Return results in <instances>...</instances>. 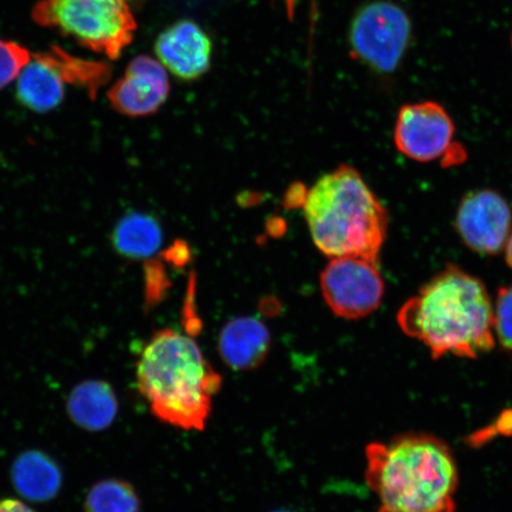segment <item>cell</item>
Segmentation results:
<instances>
[{"label":"cell","instance_id":"obj_1","mask_svg":"<svg viewBox=\"0 0 512 512\" xmlns=\"http://www.w3.org/2000/svg\"><path fill=\"white\" fill-rule=\"evenodd\" d=\"M403 332L445 355L477 358L495 348L494 305L485 285L457 266L427 281L398 313Z\"/></svg>","mask_w":512,"mask_h":512},{"label":"cell","instance_id":"obj_2","mask_svg":"<svg viewBox=\"0 0 512 512\" xmlns=\"http://www.w3.org/2000/svg\"><path fill=\"white\" fill-rule=\"evenodd\" d=\"M366 479L383 507L456 512L459 472L451 448L433 435L408 433L366 450Z\"/></svg>","mask_w":512,"mask_h":512},{"label":"cell","instance_id":"obj_3","mask_svg":"<svg viewBox=\"0 0 512 512\" xmlns=\"http://www.w3.org/2000/svg\"><path fill=\"white\" fill-rule=\"evenodd\" d=\"M137 381L152 413L184 431L206 427L222 386V376L194 339L172 329L157 332L146 344Z\"/></svg>","mask_w":512,"mask_h":512},{"label":"cell","instance_id":"obj_4","mask_svg":"<svg viewBox=\"0 0 512 512\" xmlns=\"http://www.w3.org/2000/svg\"><path fill=\"white\" fill-rule=\"evenodd\" d=\"M304 213L313 242L326 256L379 261L387 211L352 166L341 165L319 178L307 192Z\"/></svg>","mask_w":512,"mask_h":512},{"label":"cell","instance_id":"obj_5","mask_svg":"<svg viewBox=\"0 0 512 512\" xmlns=\"http://www.w3.org/2000/svg\"><path fill=\"white\" fill-rule=\"evenodd\" d=\"M32 18L111 60L119 59L137 30L126 0H38Z\"/></svg>","mask_w":512,"mask_h":512},{"label":"cell","instance_id":"obj_6","mask_svg":"<svg viewBox=\"0 0 512 512\" xmlns=\"http://www.w3.org/2000/svg\"><path fill=\"white\" fill-rule=\"evenodd\" d=\"M411 37L412 22L407 12L386 0L364 5L352 19V53L375 72L393 73L405 56Z\"/></svg>","mask_w":512,"mask_h":512},{"label":"cell","instance_id":"obj_7","mask_svg":"<svg viewBox=\"0 0 512 512\" xmlns=\"http://www.w3.org/2000/svg\"><path fill=\"white\" fill-rule=\"evenodd\" d=\"M320 287L331 311L344 319L368 317L384 296L377 262L357 256L332 258L320 275Z\"/></svg>","mask_w":512,"mask_h":512},{"label":"cell","instance_id":"obj_8","mask_svg":"<svg viewBox=\"0 0 512 512\" xmlns=\"http://www.w3.org/2000/svg\"><path fill=\"white\" fill-rule=\"evenodd\" d=\"M453 121L437 102L425 101L403 106L396 120L394 140L398 150L415 162L444 158L453 146Z\"/></svg>","mask_w":512,"mask_h":512},{"label":"cell","instance_id":"obj_9","mask_svg":"<svg viewBox=\"0 0 512 512\" xmlns=\"http://www.w3.org/2000/svg\"><path fill=\"white\" fill-rule=\"evenodd\" d=\"M511 224L509 204L496 191H472L459 204L457 232L465 245L479 254L501 252L511 234Z\"/></svg>","mask_w":512,"mask_h":512},{"label":"cell","instance_id":"obj_10","mask_svg":"<svg viewBox=\"0 0 512 512\" xmlns=\"http://www.w3.org/2000/svg\"><path fill=\"white\" fill-rule=\"evenodd\" d=\"M170 94L166 68L150 56H138L108 91L114 110L127 117H147L164 105Z\"/></svg>","mask_w":512,"mask_h":512},{"label":"cell","instance_id":"obj_11","mask_svg":"<svg viewBox=\"0 0 512 512\" xmlns=\"http://www.w3.org/2000/svg\"><path fill=\"white\" fill-rule=\"evenodd\" d=\"M155 50L158 61L169 72L191 81L207 73L213 44L200 25L181 21L159 35Z\"/></svg>","mask_w":512,"mask_h":512},{"label":"cell","instance_id":"obj_12","mask_svg":"<svg viewBox=\"0 0 512 512\" xmlns=\"http://www.w3.org/2000/svg\"><path fill=\"white\" fill-rule=\"evenodd\" d=\"M271 347L270 331L259 319L240 317L224 326L220 354L230 368L251 370L266 360Z\"/></svg>","mask_w":512,"mask_h":512},{"label":"cell","instance_id":"obj_13","mask_svg":"<svg viewBox=\"0 0 512 512\" xmlns=\"http://www.w3.org/2000/svg\"><path fill=\"white\" fill-rule=\"evenodd\" d=\"M49 53L32 57L17 81V99L29 110L48 113L61 105L66 85Z\"/></svg>","mask_w":512,"mask_h":512},{"label":"cell","instance_id":"obj_14","mask_svg":"<svg viewBox=\"0 0 512 512\" xmlns=\"http://www.w3.org/2000/svg\"><path fill=\"white\" fill-rule=\"evenodd\" d=\"M118 400L110 384L92 380L79 384L70 393L67 411L76 425L91 432L110 427L118 414Z\"/></svg>","mask_w":512,"mask_h":512},{"label":"cell","instance_id":"obj_15","mask_svg":"<svg viewBox=\"0 0 512 512\" xmlns=\"http://www.w3.org/2000/svg\"><path fill=\"white\" fill-rule=\"evenodd\" d=\"M11 479L24 498L32 502H48L59 494L62 472L47 454L28 451L15 460Z\"/></svg>","mask_w":512,"mask_h":512},{"label":"cell","instance_id":"obj_16","mask_svg":"<svg viewBox=\"0 0 512 512\" xmlns=\"http://www.w3.org/2000/svg\"><path fill=\"white\" fill-rule=\"evenodd\" d=\"M113 247L120 255L133 260L150 258L163 242V230L151 215L131 213L114 228Z\"/></svg>","mask_w":512,"mask_h":512},{"label":"cell","instance_id":"obj_17","mask_svg":"<svg viewBox=\"0 0 512 512\" xmlns=\"http://www.w3.org/2000/svg\"><path fill=\"white\" fill-rule=\"evenodd\" d=\"M136 491L118 479H106L95 484L86 498V512H139Z\"/></svg>","mask_w":512,"mask_h":512},{"label":"cell","instance_id":"obj_18","mask_svg":"<svg viewBox=\"0 0 512 512\" xmlns=\"http://www.w3.org/2000/svg\"><path fill=\"white\" fill-rule=\"evenodd\" d=\"M49 55L67 83L86 87L91 93L98 91L110 79L111 69L105 63L76 59L59 47L51 49Z\"/></svg>","mask_w":512,"mask_h":512},{"label":"cell","instance_id":"obj_19","mask_svg":"<svg viewBox=\"0 0 512 512\" xmlns=\"http://www.w3.org/2000/svg\"><path fill=\"white\" fill-rule=\"evenodd\" d=\"M32 56L21 44L0 40V91L18 79Z\"/></svg>","mask_w":512,"mask_h":512},{"label":"cell","instance_id":"obj_20","mask_svg":"<svg viewBox=\"0 0 512 512\" xmlns=\"http://www.w3.org/2000/svg\"><path fill=\"white\" fill-rule=\"evenodd\" d=\"M494 331L496 342L512 351V286L498 291L494 306Z\"/></svg>","mask_w":512,"mask_h":512},{"label":"cell","instance_id":"obj_21","mask_svg":"<svg viewBox=\"0 0 512 512\" xmlns=\"http://www.w3.org/2000/svg\"><path fill=\"white\" fill-rule=\"evenodd\" d=\"M0 512H34V510L17 499H4L0 501Z\"/></svg>","mask_w":512,"mask_h":512},{"label":"cell","instance_id":"obj_22","mask_svg":"<svg viewBox=\"0 0 512 512\" xmlns=\"http://www.w3.org/2000/svg\"><path fill=\"white\" fill-rule=\"evenodd\" d=\"M505 256H507V262L512 268V233L509 236L507 245H505Z\"/></svg>","mask_w":512,"mask_h":512},{"label":"cell","instance_id":"obj_23","mask_svg":"<svg viewBox=\"0 0 512 512\" xmlns=\"http://www.w3.org/2000/svg\"><path fill=\"white\" fill-rule=\"evenodd\" d=\"M379 512H402V511H398V510H393V509H389L387 507H381V509L379 510Z\"/></svg>","mask_w":512,"mask_h":512},{"label":"cell","instance_id":"obj_24","mask_svg":"<svg viewBox=\"0 0 512 512\" xmlns=\"http://www.w3.org/2000/svg\"><path fill=\"white\" fill-rule=\"evenodd\" d=\"M126 2H127L128 4H133V3H134V4H137V3L143 2V0H126Z\"/></svg>","mask_w":512,"mask_h":512},{"label":"cell","instance_id":"obj_25","mask_svg":"<svg viewBox=\"0 0 512 512\" xmlns=\"http://www.w3.org/2000/svg\"><path fill=\"white\" fill-rule=\"evenodd\" d=\"M511 44H512V37H511Z\"/></svg>","mask_w":512,"mask_h":512},{"label":"cell","instance_id":"obj_26","mask_svg":"<svg viewBox=\"0 0 512 512\" xmlns=\"http://www.w3.org/2000/svg\"><path fill=\"white\" fill-rule=\"evenodd\" d=\"M511 418H512V414H511ZM511 426H512V424H511Z\"/></svg>","mask_w":512,"mask_h":512}]
</instances>
